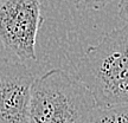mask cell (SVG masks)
Instances as JSON below:
<instances>
[{"mask_svg": "<svg viewBox=\"0 0 128 123\" xmlns=\"http://www.w3.org/2000/svg\"><path fill=\"white\" fill-rule=\"evenodd\" d=\"M76 75L97 108L128 105V25L108 32L88 47Z\"/></svg>", "mask_w": 128, "mask_h": 123, "instance_id": "obj_1", "label": "cell"}, {"mask_svg": "<svg viewBox=\"0 0 128 123\" xmlns=\"http://www.w3.org/2000/svg\"><path fill=\"white\" fill-rule=\"evenodd\" d=\"M96 107L90 91L60 69L34 79L28 123H90Z\"/></svg>", "mask_w": 128, "mask_h": 123, "instance_id": "obj_2", "label": "cell"}, {"mask_svg": "<svg viewBox=\"0 0 128 123\" xmlns=\"http://www.w3.org/2000/svg\"><path fill=\"white\" fill-rule=\"evenodd\" d=\"M43 23L40 0H1L0 41L22 62L36 60V41Z\"/></svg>", "mask_w": 128, "mask_h": 123, "instance_id": "obj_3", "label": "cell"}, {"mask_svg": "<svg viewBox=\"0 0 128 123\" xmlns=\"http://www.w3.org/2000/svg\"><path fill=\"white\" fill-rule=\"evenodd\" d=\"M33 72L23 62L0 57V123H28Z\"/></svg>", "mask_w": 128, "mask_h": 123, "instance_id": "obj_4", "label": "cell"}, {"mask_svg": "<svg viewBox=\"0 0 128 123\" xmlns=\"http://www.w3.org/2000/svg\"><path fill=\"white\" fill-rule=\"evenodd\" d=\"M90 123H128V105L96 108Z\"/></svg>", "mask_w": 128, "mask_h": 123, "instance_id": "obj_5", "label": "cell"}, {"mask_svg": "<svg viewBox=\"0 0 128 123\" xmlns=\"http://www.w3.org/2000/svg\"><path fill=\"white\" fill-rule=\"evenodd\" d=\"M115 0H74L75 6L80 9H101Z\"/></svg>", "mask_w": 128, "mask_h": 123, "instance_id": "obj_6", "label": "cell"}, {"mask_svg": "<svg viewBox=\"0 0 128 123\" xmlns=\"http://www.w3.org/2000/svg\"><path fill=\"white\" fill-rule=\"evenodd\" d=\"M119 17L128 25V0H119Z\"/></svg>", "mask_w": 128, "mask_h": 123, "instance_id": "obj_7", "label": "cell"}, {"mask_svg": "<svg viewBox=\"0 0 128 123\" xmlns=\"http://www.w3.org/2000/svg\"><path fill=\"white\" fill-rule=\"evenodd\" d=\"M0 2H1V0H0Z\"/></svg>", "mask_w": 128, "mask_h": 123, "instance_id": "obj_8", "label": "cell"}]
</instances>
